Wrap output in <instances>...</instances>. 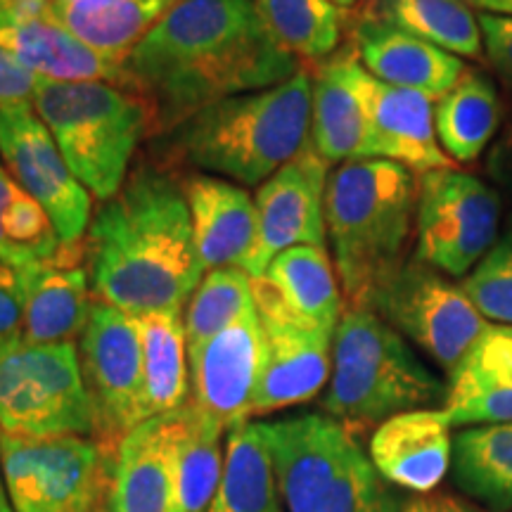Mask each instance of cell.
<instances>
[{
	"label": "cell",
	"mask_w": 512,
	"mask_h": 512,
	"mask_svg": "<svg viewBox=\"0 0 512 512\" xmlns=\"http://www.w3.org/2000/svg\"><path fill=\"white\" fill-rule=\"evenodd\" d=\"M178 0H50L48 12L95 53L126 62L128 53Z\"/></svg>",
	"instance_id": "cell-27"
},
{
	"label": "cell",
	"mask_w": 512,
	"mask_h": 512,
	"mask_svg": "<svg viewBox=\"0 0 512 512\" xmlns=\"http://www.w3.org/2000/svg\"><path fill=\"white\" fill-rule=\"evenodd\" d=\"M311 72L202 107L171 140V155L197 174L259 185L311 143Z\"/></svg>",
	"instance_id": "cell-4"
},
{
	"label": "cell",
	"mask_w": 512,
	"mask_h": 512,
	"mask_svg": "<svg viewBox=\"0 0 512 512\" xmlns=\"http://www.w3.org/2000/svg\"><path fill=\"white\" fill-rule=\"evenodd\" d=\"M451 427L444 408L399 413L377 425L368 456L389 484L430 494L451 467Z\"/></svg>",
	"instance_id": "cell-20"
},
{
	"label": "cell",
	"mask_w": 512,
	"mask_h": 512,
	"mask_svg": "<svg viewBox=\"0 0 512 512\" xmlns=\"http://www.w3.org/2000/svg\"><path fill=\"white\" fill-rule=\"evenodd\" d=\"M444 413L453 427L512 422V325L482 332L448 373Z\"/></svg>",
	"instance_id": "cell-23"
},
{
	"label": "cell",
	"mask_w": 512,
	"mask_h": 512,
	"mask_svg": "<svg viewBox=\"0 0 512 512\" xmlns=\"http://www.w3.org/2000/svg\"><path fill=\"white\" fill-rule=\"evenodd\" d=\"M86 240L62 242L31 280L22 339L29 344H62L81 337L91 318Z\"/></svg>",
	"instance_id": "cell-24"
},
{
	"label": "cell",
	"mask_w": 512,
	"mask_h": 512,
	"mask_svg": "<svg viewBox=\"0 0 512 512\" xmlns=\"http://www.w3.org/2000/svg\"><path fill=\"white\" fill-rule=\"evenodd\" d=\"M0 430L22 437H95V411L74 342L0 344Z\"/></svg>",
	"instance_id": "cell-8"
},
{
	"label": "cell",
	"mask_w": 512,
	"mask_h": 512,
	"mask_svg": "<svg viewBox=\"0 0 512 512\" xmlns=\"http://www.w3.org/2000/svg\"><path fill=\"white\" fill-rule=\"evenodd\" d=\"M285 512H403L356 434L320 413L259 422Z\"/></svg>",
	"instance_id": "cell-5"
},
{
	"label": "cell",
	"mask_w": 512,
	"mask_h": 512,
	"mask_svg": "<svg viewBox=\"0 0 512 512\" xmlns=\"http://www.w3.org/2000/svg\"><path fill=\"white\" fill-rule=\"evenodd\" d=\"M41 76L29 72L10 50L0 46V107L34 105Z\"/></svg>",
	"instance_id": "cell-40"
},
{
	"label": "cell",
	"mask_w": 512,
	"mask_h": 512,
	"mask_svg": "<svg viewBox=\"0 0 512 512\" xmlns=\"http://www.w3.org/2000/svg\"><path fill=\"white\" fill-rule=\"evenodd\" d=\"M418 176L389 159H351L328 176L325 228L344 306L370 309L415 235Z\"/></svg>",
	"instance_id": "cell-3"
},
{
	"label": "cell",
	"mask_w": 512,
	"mask_h": 512,
	"mask_svg": "<svg viewBox=\"0 0 512 512\" xmlns=\"http://www.w3.org/2000/svg\"><path fill=\"white\" fill-rule=\"evenodd\" d=\"M460 287L486 320L512 325V228L465 275Z\"/></svg>",
	"instance_id": "cell-37"
},
{
	"label": "cell",
	"mask_w": 512,
	"mask_h": 512,
	"mask_svg": "<svg viewBox=\"0 0 512 512\" xmlns=\"http://www.w3.org/2000/svg\"><path fill=\"white\" fill-rule=\"evenodd\" d=\"M41 264H19L0 256V344L22 337L31 280Z\"/></svg>",
	"instance_id": "cell-38"
},
{
	"label": "cell",
	"mask_w": 512,
	"mask_h": 512,
	"mask_svg": "<svg viewBox=\"0 0 512 512\" xmlns=\"http://www.w3.org/2000/svg\"><path fill=\"white\" fill-rule=\"evenodd\" d=\"M19 3H27V5H48L50 0H19Z\"/></svg>",
	"instance_id": "cell-46"
},
{
	"label": "cell",
	"mask_w": 512,
	"mask_h": 512,
	"mask_svg": "<svg viewBox=\"0 0 512 512\" xmlns=\"http://www.w3.org/2000/svg\"><path fill=\"white\" fill-rule=\"evenodd\" d=\"M143 351L145 401L150 418L181 411L190 401L188 339L181 311L133 316Z\"/></svg>",
	"instance_id": "cell-29"
},
{
	"label": "cell",
	"mask_w": 512,
	"mask_h": 512,
	"mask_svg": "<svg viewBox=\"0 0 512 512\" xmlns=\"http://www.w3.org/2000/svg\"><path fill=\"white\" fill-rule=\"evenodd\" d=\"M60 245L48 211L0 166V256L19 264H43Z\"/></svg>",
	"instance_id": "cell-36"
},
{
	"label": "cell",
	"mask_w": 512,
	"mask_h": 512,
	"mask_svg": "<svg viewBox=\"0 0 512 512\" xmlns=\"http://www.w3.org/2000/svg\"><path fill=\"white\" fill-rule=\"evenodd\" d=\"M254 304L266 337V366L252 415L311 401L330 380L335 332L299 323L261 294H254Z\"/></svg>",
	"instance_id": "cell-16"
},
{
	"label": "cell",
	"mask_w": 512,
	"mask_h": 512,
	"mask_svg": "<svg viewBox=\"0 0 512 512\" xmlns=\"http://www.w3.org/2000/svg\"><path fill=\"white\" fill-rule=\"evenodd\" d=\"M171 422L181 512H207L226 467V453H221V434L226 427L192 399L181 411L171 413Z\"/></svg>",
	"instance_id": "cell-30"
},
{
	"label": "cell",
	"mask_w": 512,
	"mask_h": 512,
	"mask_svg": "<svg viewBox=\"0 0 512 512\" xmlns=\"http://www.w3.org/2000/svg\"><path fill=\"white\" fill-rule=\"evenodd\" d=\"M0 159L19 188L48 211L62 242L83 240L91 223V192L64 162L34 105L0 107Z\"/></svg>",
	"instance_id": "cell-13"
},
{
	"label": "cell",
	"mask_w": 512,
	"mask_h": 512,
	"mask_svg": "<svg viewBox=\"0 0 512 512\" xmlns=\"http://www.w3.org/2000/svg\"><path fill=\"white\" fill-rule=\"evenodd\" d=\"M252 309H256L252 278L240 266L207 271L185 309L183 325L188 351L207 344Z\"/></svg>",
	"instance_id": "cell-35"
},
{
	"label": "cell",
	"mask_w": 512,
	"mask_h": 512,
	"mask_svg": "<svg viewBox=\"0 0 512 512\" xmlns=\"http://www.w3.org/2000/svg\"><path fill=\"white\" fill-rule=\"evenodd\" d=\"M363 72L354 46L337 50L311 72V145L328 164L373 159Z\"/></svg>",
	"instance_id": "cell-18"
},
{
	"label": "cell",
	"mask_w": 512,
	"mask_h": 512,
	"mask_svg": "<svg viewBox=\"0 0 512 512\" xmlns=\"http://www.w3.org/2000/svg\"><path fill=\"white\" fill-rule=\"evenodd\" d=\"M328 162L309 143L283 169L256 190V242L242 266L249 278H261L280 252L299 245L325 247V190Z\"/></svg>",
	"instance_id": "cell-14"
},
{
	"label": "cell",
	"mask_w": 512,
	"mask_h": 512,
	"mask_svg": "<svg viewBox=\"0 0 512 512\" xmlns=\"http://www.w3.org/2000/svg\"><path fill=\"white\" fill-rule=\"evenodd\" d=\"M332 3L339 5L342 10H349V8H356V5H361L363 0H332Z\"/></svg>",
	"instance_id": "cell-45"
},
{
	"label": "cell",
	"mask_w": 512,
	"mask_h": 512,
	"mask_svg": "<svg viewBox=\"0 0 512 512\" xmlns=\"http://www.w3.org/2000/svg\"><path fill=\"white\" fill-rule=\"evenodd\" d=\"M302 67L268 34L256 0H178L128 53L124 74L162 136L202 107L278 86Z\"/></svg>",
	"instance_id": "cell-1"
},
{
	"label": "cell",
	"mask_w": 512,
	"mask_h": 512,
	"mask_svg": "<svg viewBox=\"0 0 512 512\" xmlns=\"http://www.w3.org/2000/svg\"><path fill=\"white\" fill-rule=\"evenodd\" d=\"M0 46L29 72L60 83H114L126 88L124 62L95 53L69 34L48 12V5L0 0Z\"/></svg>",
	"instance_id": "cell-17"
},
{
	"label": "cell",
	"mask_w": 512,
	"mask_h": 512,
	"mask_svg": "<svg viewBox=\"0 0 512 512\" xmlns=\"http://www.w3.org/2000/svg\"><path fill=\"white\" fill-rule=\"evenodd\" d=\"M0 512H15L8 494V486H5V479H3V467H0Z\"/></svg>",
	"instance_id": "cell-44"
},
{
	"label": "cell",
	"mask_w": 512,
	"mask_h": 512,
	"mask_svg": "<svg viewBox=\"0 0 512 512\" xmlns=\"http://www.w3.org/2000/svg\"><path fill=\"white\" fill-rule=\"evenodd\" d=\"M110 512H181L171 413L145 420L119 441Z\"/></svg>",
	"instance_id": "cell-22"
},
{
	"label": "cell",
	"mask_w": 512,
	"mask_h": 512,
	"mask_svg": "<svg viewBox=\"0 0 512 512\" xmlns=\"http://www.w3.org/2000/svg\"><path fill=\"white\" fill-rule=\"evenodd\" d=\"M472 8H479L482 12H494V15H508L512 17V0H467Z\"/></svg>",
	"instance_id": "cell-43"
},
{
	"label": "cell",
	"mask_w": 512,
	"mask_h": 512,
	"mask_svg": "<svg viewBox=\"0 0 512 512\" xmlns=\"http://www.w3.org/2000/svg\"><path fill=\"white\" fill-rule=\"evenodd\" d=\"M370 311L418 344L446 373L463 361L491 325L463 287L418 259L408 261L375 294Z\"/></svg>",
	"instance_id": "cell-11"
},
{
	"label": "cell",
	"mask_w": 512,
	"mask_h": 512,
	"mask_svg": "<svg viewBox=\"0 0 512 512\" xmlns=\"http://www.w3.org/2000/svg\"><path fill=\"white\" fill-rule=\"evenodd\" d=\"M192 403L226 430L247 422L266 366V337L256 309L207 344L188 351Z\"/></svg>",
	"instance_id": "cell-15"
},
{
	"label": "cell",
	"mask_w": 512,
	"mask_h": 512,
	"mask_svg": "<svg viewBox=\"0 0 512 512\" xmlns=\"http://www.w3.org/2000/svg\"><path fill=\"white\" fill-rule=\"evenodd\" d=\"M207 512H285L259 422L228 430L226 467Z\"/></svg>",
	"instance_id": "cell-32"
},
{
	"label": "cell",
	"mask_w": 512,
	"mask_h": 512,
	"mask_svg": "<svg viewBox=\"0 0 512 512\" xmlns=\"http://www.w3.org/2000/svg\"><path fill=\"white\" fill-rule=\"evenodd\" d=\"M403 512H484V510H477L475 505L460 501V498L427 496V498H420V501H413L411 505H406Z\"/></svg>",
	"instance_id": "cell-42"
},
{
	"label": "cell",
	"mask_w": 512,
	"mask_h": 512,
	"mask_svg": "<svg viewBox=\"0 0 512 512\" xmlns=\"http://www.w3.org/2000/svg\"><path fill=\"white\" fill-rule=\"evenodd\" d=\"M486 174L496 183L512 185V121L491 145L489 157H486Z\"/></svg>",
	"instance_id": "cell-41"
},
{
	"label": "cell",
	"mask_w": 512,
	"mask_h": 512,
	"mask_svg": "<svg viewBox=\"0 0 512 512\" xmlns=\"http://www.w3.org/2000/svg\"><path fill=\"white\" fill-rule=\"evenodd\" d=\"M384 19L456 57L479 60L482 27L467 0H387Z\"/></svg>",
	"instance_id": "cell-34"
},
{
	"label": "cell",
	"mask_w": 512,
	"mask_h": 512,
	"mask_svg": "<svg viewBox=\"0 0 512 512\" xmlns=\"http://www.w3.org/2000/svg\"><path fill=\"white\" fill-rule=\"evenodd\" d=\"M34 110L72 174L100 202L121 190L140 140L155 136L150 105L136 91L114 83L41 79Z\"/></svg>",
	"instance_id": "cell-7"
},
{
	"label": "cell",
	"mask_w": 512,
	"mask_h": 512,
	"mask_svg": "<svg viewBox=\"0 0 512 512\" xmlns=\"http://www.w3.org/2000/svg\"><path fill=\"white\" fill-rule=\"evenodd\" d=\"M183 190L204 271L245 266L256 242V204L249 192L209 174L188 176Z\"/></svg>",
	"instance_id": "cell-25"
},
{
	"label": "cell",
	"mask_w": 512,
	"mask_h": 512,
	"mask_svg": "<svg viewBox=\"0 0 512 512\" xmlns=\"http://www.w3.org/2000/svg\"><path fill=\"white\" fill-rule=\"evenodd\" d=\"M81 373L95 411V437L117 453L128 432L150 420L136 318L93 302L79 337Z\"/></svg>",
	"instance_id": "cell-12"
},
{
	"label": "cell",
	"mask_w": 512,
	"mask_h": 512,
	"mask_svg": "<svg viewBox=\"0 0 512 512\" xmlns=\"http://www.w3.org/2000/svg\"><path fill=\"white\" fill-rule=\"evenodd\" d=\"M446 387L387 320L344 306L332 339V373L323 411L351 432L399 413L444 403Z\"/></svg>",
	"instance_id": "cell-6"
},
{
	"label": "cell",
	"mask_w": 512,
	"mask_h": 512,
	"mask_svg": "<svg viewBox=\"0 0 512 512\" xmlns=\"http://www.w3.org/2000/svg\"><path fill=\"white\" fill-rule=\"evenodd\" d=\"M363 100L370 121L373 159H389L415 174L456 166L441 150L434 128V107L427 95L389 86L366 69Z\"/></svg>",
	"instance_id": "cell-19"
},
{
	"label": "cell",
	"mask_w": 512,
	"mask_h": 512,
	"mask_svg": "<svg viewBox=\"0 0 512 512\" xmlns=\"http://www.w3.org/2000/svg\"><path fill=\"white\" fill-rule=\"evenodd\" d=\"M252 290L309 328L335 332L344 313L342 287L325 247L285 249L261 278H252Z\"/></svg>",
	"instance_id": "cell-26"
},
{
	"label": "cell",
	"mask_w": 512,
	"mask_h": 512,
	"mask_svg": "<svg viewBox=\"0 0 512 512\" xmlns=\"http://www.w3.org/2000/svg\"><path fill=\"white\" fill-rule=\"evenodd\" d=\"M100 512H110V505H107V508H105V510H100Z\"/></svg>",
	"instance_id": "cell-47"
},
{
	"label": "cell",
	"mask_w": 512,
	"mask_h": 512,
	"mask_svg": "<svg viewBox=\"0 0 512 512\" xmlns=\"http://www.w3.org/2000/svg\"><path fill=\"white\" fill-rule=\"evenodd\" d=\"M86 268L98 302L128 316L183 311L204 278L183 183L140 166L88 223Z\"/></svg>",
	"instance_id": "cell-2"
},
{
	"label": "cell",
	"mask_w": 512,
	"mask_h": 512,
	"mask_svg": "<svg viewBox=\"0 0 512 512\" xmlns=\"http://www.w3.org/2000/svg\"><path fill=\"white\" fill-rule=\"evenodd\" d=\"M351 46L375 79L418 91L432 102L444 98L467 69L460 57L432 46L384 17L358 22Z\"/></svg>",
	"instance_id": "cell-21"
},
{
	"label": "cell",
	"mask_w": 512,
	"mask_h": 512,
	"mask_svg": "<svg viewBox=\"0 0 512 512\" xmlns=\"http://www.w3.org/2000/svg\"><path fill=\"white\" fill-rule=\"evenodd\" d=\"M501 200L482 178L437 169L418 178L415 256L420 264L465 278L498 242Z\"/></svg>",
	"instance_id": "cell-10"
},
{
	"label": "cell",
	"mask_w": 512,
	"mask_h": 512,
	"mask_svg": "<svg viewBox=\"0 0 512 512\" xmlns=\"http://www.w3.org/2000/svg\"><path fill=\"white\" fill-rule=\"evenodd\" d=\"M501 126V100L491 79L465 69L456 86L434 107V128L451 162L472 164L482 157Z\"/></svg>",
	"instance_id": "cell-28"
},
{
	"label": "cell",
	"mask_w": 512,
	"mask_h": 512,
	"mask_svg": "<svg viewBox=\"0 0 512 512\" xmlns=\"http://www.w3.org/2000/svg\"><path fill=\"white\" fill-rule=\"evenodd\" d=\"M256 10L273 41L311 67L337 53L347 27V10L332 0H256Z\"/></svg>",
	"instance_id": "cell-33"
},
{
	"label": "cell",
	"mask_w": 512,
	"mask_h": 512,
	"mask_svg": "<svg viewBox=\"0 0 512 512\" xmlns=\"http://www.w3.org/2000/svg\"><path fill=\"white\" fill-rule=\"evenodd\" d=\"M117 453L81 434L22 437L0 430V467L15 512H100Z\"/></svg>",
	"instance_id": "cell-9"
},
{
	"label": "cell",
	"mask_w": 512,
	"mask_h": 512,
	"mask_svg": "<svg viewBox=\"0 0 512 512\" xmlns=\"http://www.w3.org/2000/svg\"><path fill=\"white\" fill-rule=\"evenodd\" d=\"M453 479L489 512L512 510V422L475 425L453 437Z\"/></svg>",
	"instance_id": "cell-31"
},
{
	"label": "cell",
	"mask_w": 512,
	"mask_h": 512,
	"mask_svg": "<svg viewBox=\"0 0 512 512\" xmlns=\"http://www.w3.org/2000/svg\"><path fill=\"white\" fill-rule=\"evenodd\" d=\"M479 27H482L484 53L491 67L503 76V81L512 86V17L482 12Z\"/></svg>",
	"instance_id": "cell-39"
}]
</instances>
